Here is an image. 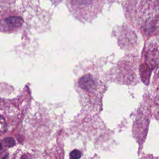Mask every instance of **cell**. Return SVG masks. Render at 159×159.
Listing matches in <instances>:
<instances>
[{
	"instance_id": "obj_1",
	"label": "cell",
	"mask_w": 159,
	"mask_h": 159,
	"mask_svg": "<svg viewBox=\"0 0 159 159\" xmlns=\"http://www.w3.org/2000/svg\"><path fill=\"white\" fill-rule=\"evenodd\" d=\"M23 24V19L16 11L0 7V30L13 32L19 29Z\"/></svg>"
},
{
	"instance_id": "obj_6",
	"label": "cell",
	"mask_w": 159,
	"mask_h": 159,
	"mask_svg": "<svg viewBox=\"0 0 159 159\" xmlns=\"http://www.w3.org/2000/svg\"><path fill=\"white\" fill-rule=\"evenodd\" d=\"M2 149V145L0 143V150Z\"/></svg>"
},
{
	"instance_id": "obj_2",
	"label": "cell",
	"mask_w": 159,
	"mask_h": 159,
	"mask_svg": "<svg viewBox=\"0 0 159 159\" xmlns=\"http://www.w3.org/2000/svg\"><path fill=\"white\" fill-rule=\"evenodd\" d=\"M96 0H70L73 10L83 14L93 9Z\"/></svg>"
},
{
	"instance_id": "obj_5",
	"label": "cell",
	"mask_w": 159,
	"mask_h": 159,
	"mask_svg": "<svg viewBox=\"0 0 159 159\" xmlns=\"http://www.w3.org/2000/svg\"><path fill=\"white\" fill-rule=\"evenodd\" d=\"M81 156V153L78 150H73L70 153V159H79Z\"/></svg>"
},
{
	"instance_id": "obj_4",
	"label": "cell",
	"mask_w": 159,
	"mask_h": 159,
	"mask_svg": "<svg viewBox=\"0 0 159 159\" xmlns=\"http://www.w3.org/2000/svg\"><path fill=\"white\" fill-rule=\"evenodd\" d=\"M2 145L6 147H11L14 146L16 144L15 140L12 137H7L4 139H3Z\"/></svg>"
},
{
	"instance_id": "obj_3",
	"label": "cell",
	"mask_w": 159,
	"mask_h": 159,
	"mask_svg": "<svg viewBox=\"0 0 159 159\" xmlns=\"http://www.w3.org/2000/svg\"><path fill=\"white\" fill-rule=\"evenodd\" d=\"M80 86L85 90H92L96 86V83L91 75H86L81 77L79 80Z\"/></svg>"
}]
</instances>
